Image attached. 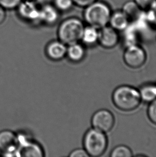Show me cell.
Masks as SVG:
<instances>
[{
    "label": "cell",
    "mask_w": 156,
    "mask_h": 157,
    "mask_svg": "<svg viewBox=\"0 0 156 157\" xmlns=\"http://www.w3.org/2000/svg\"><path fill=\"white\" fill-rule=\"evenodd\" d=\"M112 99L117 108L125 112L136 109L142 102L139 90L129 85L117 87L112 94Z\"/></svg>",
    "instance_id": "cell-1"
},
{
    "label": "cell",
    "mask_w": 156,
    "mask_h": 157,
    "mask_svg": "<svg viewBox=\"0 0 156 157\" xmlns=\"http://www.w3.org/2000/svg\"><path fill=\"white\" fill-rule=\"evenodd\" d=\"M112 13L108 3L97 0L84 8V17L88 25L99 29L109 24Z\"/></svg>",
    "instance_id": "cell-2"
},
{
    "label": "cell",
    "mask_w": 156,
    "mask_h": 157,
    "mask_svg": "<svg viewBox=\"0 0 156 157\" xmlns=\"http://www.w3.org/2000/svg\"><path fill=\"white\" fill-rule=\"evenodd\" d=\"M84 23L77 18H70L63 21L58 30V36L59 40L66 46H69L81 40L83 30Z\"/></svg>",
    "instance_id": "cell-3"
},
{
    "label": "cell",
    "mask_w": 156,
    "mask_h": 157,
    "mask_svg": "<svg viewBox=\"0 0 156 157\" xmlns=\"http://www.w3.org/2000/svg\"><path fill=\"white\" fill-rule=\"evenodd\" d=\"M83 142L84 149L90 157L101 156L108 147V138L106 133L94 128L86 132Z\"/></svg>",
    "instance_id": "cell-4"
},
{
    "label": "cell",
    "mask_w": 156,
    "mask_h": 157,
    "mask_svg": "<svg viewBox=\"0 0 156 157\" xmlns=\"http://www.w3.org/2000/svg\"><path fill=\"white\" fill-rule=\"evenodd\" d=\"M123 57L124 63L129 67L136 69L145 63L147 54L144 49L136 44L125 47Z\"/></svg>",
    "instance_id": "cell-5"
},
{
    "label": "cell",
    "mask_w": 156,
    "mask_h": 157,
    "mask_svg": "<svg viewBox=\"0 0 156 157\" xmlns=\"http://www.w3.org/2000/svg\"><path fill=\"white\" fill-rule=\"evenodd\" d=\"M91 122L94 128L106 133L113 128L115 120L113 115L110 110L102 109L94 114Z\"/></svg>",
    "instance_id": "cell-6"
},
{
    "label": "cell",
    "mask_w": 156,
    "mask_h": 157,
    "mask_svg": "<svg viewBox=\"0 0 156 157\" xmlns=\"http://www.w3.org/2000/svg\"><path fill=\"white\" fill-rule=\"evenodd\" d=\"M19 146V138L15 132L4 130L0 132V151L7 155L16 153Z\"/></svg>",
    "instance_id": "cell-7"
},
{
    "label": "cell",
    "mask_w": 156,
    "mask_h": 157,
    "mask_svg": "<svg viewBox=\"0 0 156 157\" xmlns=\"http://www.w3.org/2000/svg\"><path fill=\"white\" fill-rule=\"evenodd\" d=\"M19 15L30 21H40V8L35 0H22L17 7Z\"/></svg>",
    "instance_id": "cell-8"
},
{
    "label": "cell",
    "mask_w": 156,
    "mask_h": 157,
    "mask_svg": "<svg viewBox=\"0 0 156 157\" xmlns=\"http://www.w3.org/2000/svg\"><path fill=\"white\" fill-rule=\"evenodd\" d=\"M119 40V32L109 25L99 29L98 44L102 47L111 49L116 46Z\"/></svg>",
    "instance_id": "cell-9"
},
{
    "label": "cell",
    "mask_w": 156,
    "mask_h": 157,
    "mask_svg": "<svg viewBox=\"0 0 156 157\" xmlns=\"http://www.w3.org/2000/svg\"><path fill=\"white\" fill-rule=\"evenodd\" d=\"M19 138V146L16 155L21 157H41L43 156V151L40 145L25 138Z\"/></svg>",
    "instance_id": "cell-10"
},
{
    "label": "cell",
    "mask_w": 156,
    "mask_h": 157,
    "mask_svg": "<svg viewBox=\"0 0 156 157\" xmlns=\"http://www.w3.org/2000/svg\"><path fill=\"white\" fill-rule=\"evenodd\" d=\"M131 23L130 20L122 10L112 11L109 24L118 32H123Z\"/></svg>",
    "instance_id": "cell-11"
},
{
    "label": "cell",
    "mask_w": 156,
    "mask_h": 157,
    "mask_svg": "<svg viewBox=\"0 0 156 157\" xmlns=\"http://www.w3.org/2000/svg\"><path fill=\"white\" fill-rule=\"evenodd\" d=\"M66 45L60 40L52 41L46 46V55L53 60L58 61L62 59L66 55Z\"/></svg>",
    "instance_id": "cell-12"
},
{
    "label": "cell",
    "mask_w": 156,
    "mask_h": 157,
    "mask_svg": "<svg viewBox=\"0 0 156 157\" xmlns=\"http://www.w3.org/2000/svg\"><path fill=\"white\" fill-rule=\"evenodd\" d=\"M58 10L53 5L46 4L40 8V21L53 25L58 21Z\"/></svg>",
    "instance_id": "cell-13"
},
{
    "label": "cell",
    "mask_w": 156,
    "mask_h": 157,
    "mask_svg": "<svg viewBox=\"0 0 156 157\" xmlns=\"http://www.w3.org/2000/svg\"><path fill=\"white\" fill-rule=\"evenodd\" d=\"M121 10L128 17L131 23L138 21L144 13V11L138 6L134 0L125 2Z\"/></svg>",
    "instance_id": "cell-14"
},
{
    "label": "cell",
    "mask_w": 156,
    "mask_h": 157,
    "mask_svg": "<svg viewBox=\"0 0 156 157\" xmlns=\"http://www.w3.org/2000/svg\"><path fill=\"white\" fill-rule=\"evenodd\" d=\"M99 29L91 25L84 26L81 41L83 44L88 46H92L98 43Z\"/></svg>",
    "instance_id": "cell-15"
},
{
    "label": "cell",
    "mask_w": 156,
    "mask_h": 157,
    "mask_svg": "<svg viewBox=\"0 0 156 157\" xmlns=\"http://www.w3.org/2000/svg\"><path fill=\"white\" fill-rule=\"evenodd\" d=\"M86 54L84 48L79 43H75L69 46L67 48L66 55L72 61L74 62L82 61Z\"/></svg>",
    "instance_id": "cell-16"
},
{
    "label": "cell",
    "mask_w": 156,
    "mask_h": 157,
    "mask_svg": "<svg viewBox=\"0 0 156 157\" xmlns=\"http://www.w3.org/2000/svg\"><path fill=\"white\" fill-rule=\"evenodd\" d=\"M139 90L142 101L150 103L156 99V84L148 83L142 85Z\"/></svg>",
    "instance_id": "cell-17"
},
{
    "label": "cell",
    "mask_w": 156,
    "mask_h": 157,
    "mask_svg": "<svg viewBox=\"0 0 156 157\" xmlns=\"http://www.w3.org/2000/svg\"><path fill=\"white\" fill-rule=\"evenodd\" d=\"M111 157H131L133 156L132 151L127 146L120 145L115 147L110 153Z\"/></svg>",
    "instance_id": "cell-18"
},
{
    "label": "cell",
    "mask_w": 156,
    "mask_h": 157,
    "mask_svg": "<svg viewBox=\"0 0 156 157\" xmlns=\"http://www.w3.org/2000/svg\"><path fill=\"white\" fill-rule=\"evenodd\" d=\"M145 18L151 27L156 29V2L151 8L145 11Z\"/></svg>",
    "instance_id": "cell-19"
},
{
    "label": "cell",
    "mask_w": 156,
    "mask_h": 157,
    "mask_svg": "<svg viewBox=\"0 0 156 157\" xmlns=\"http://www.w3.org/2000/svg\"><path fill=\"white\" fill-rule=\"evenodd\" d=\"M73 4V0H54V6L58 10L62 11L70 10Z\"/></svg>",
    "instance_id": "cell-20"
},
{
    "label": "cell",
    "mask_w": 156,
    "mask_h": 157,
    "mask_svg": "<svg viewBox=\"0 0 156 157\" xmlns=\"http://www.w3.org/2000/svg\"><path fill=\"white\" fill-rule=\"evenodd\" d=\"M147 113L151 122L156 124V99L149 103Z\"/></svg>",
    "instance_id": "cell-21"
},
{
    "label": "cell",
    "mask_w": 156,
    "mask_h": 157,
    "mask_svg": "<svg viewBox=\"0 0 156 157\" xmlns=\"http://www.w3.org/2000/svg\"><path fill=\"white\" fill-rule=\"evenodd\" d=\"M22 0H0V6L4 9H13L17 8Z\"/></svg>",
    "instance_id": "cell-22"
},
{
    "label": "cell",
    "mask_w": 156,
    "mask_h": 157,
    "mask_svg": "<svg viewBox=\"0 0 156 157\" xmlns=\"http://www.w3.org/2000/svg\"><path fill=\"white\" fill-rule=\"evenodd\" d=\"M142 10L146 11L151 8L156 2V0H134Z\"/></svg>",
    "instance_id": "cell-23"
},
{
    "label": "cell",
    "mask_w": 156,
    "mask_h": 157,
    "mask_svg": "<svg viewBox=\"0 0 156 157\" xmlns=\"http://www.w3.org/2000/svg\"><path fill=\"white\" fill-rule=\"evenodd\" d=\"M70 157H89L84 149H78L74 150L70 153Z\"/></svg>",
    "instance_id": "cell-24"
},
{
    "label": "cell",
    "mask_w": 156,
    "mask_h": 157,
    "mask_svg": "<svg viewBox=\"0 0 156 157\" xmlns=\"http://www.w3.org/2000/svg\"><path fill=\"white\" fill-rule=\"evenodd\" d=\"M97 0H73V3L76 6L85 8Z\"/></svg>",
    "instance_id": "cell-25"
},
{
    "label": "cell",
    "mask_w": 156,
    "mask_h": 157,
    "mask_svg": "<svg viewBox=\"0 0 156 157\" xmlns=\"http://www.w3.org/2000/svg\"><path fill=\"white\" fill-rule=\"evenodd\" d=\"M6 11L3 8L2 6H0V24H2L6 18Z\"/></svg>",
    "instance_id": "cell-26"
}]
</instances>
